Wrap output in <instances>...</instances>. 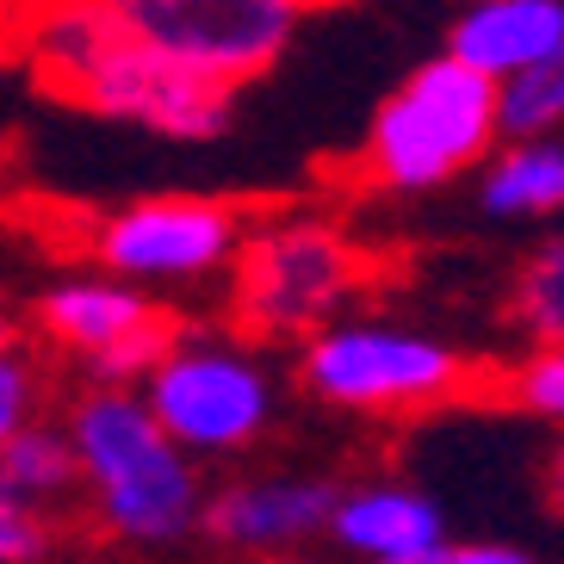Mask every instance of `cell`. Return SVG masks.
<instances>
[{
    "mask_svg": "<svg viewBox=\"0 0 564 564\" xmlns=\"http://www.w3.org/2000/svg\"><path fill=\"white\" fill-rule=\"evenodd\" d=\"M502 398H509L514 410H528V415L564 422V341H533V348L509 366Z\"/></svg>",
    "mask_w": 564,
    "mask_h": 564,
    "instance_id": "e0dca14e",
    "label": "cell"
},
{
    "mask_svg": "<svg viewBox=\"0 0 564 564\" xmlns=\"http://www.w3.org/2000/svg\"><path fill=\"white\" fill-rule=\"evenodd\" d=\"M32 323L44 329V341H56L63 354L94 366V384L150 379L155 360L181 341L174 316L143 299L137 280H118V273H68V280H51L32 304Z\"/></svg>",
    "mask_w": 564,
    "mask_h": 564,
    "instance_id": "8992f818",
    "label": "cell"
},
{
    "mask_svg": "<svg viewBox=\"0 0 564 564\" xmlns=\"http://www.w3.org/2000/svg\"><path fill=\"white\" fill-rule=\"evenodd\" d=\"M316 0H112L118 25L217 87H242L280 63Z\"/></svg>",
    "mask_w": 564,
    "mask_h": 564,
    "instance_id": "5b68a950",
    "label": "cell"
},
{
    "mask_svg": "<svg viewBox=\"0 0 564 564\" xmlns=\"http://www.w3.org/2000/svg\"><path fill=\"white\" fill-rule=\"evenodd\" d=\"M329 533L341 540V552H354L366 564H422L447 546L441 540V509L422 490H403V484L341 490Z\"/></svg>",
    "mask_w": 564,
    "mask_h": 564,
    "instance_id": "7c38bea8",
    "label": "cell"
},
{
    "mask_svg": "<svg viewBox=\"0 0 564 564\" xmlns=\"http://www.w3.org/2000/svg\"><path fill=\"white\" fill-rule=\"evenodd\" d=\"M546 484H552V502H558V509H564V447L552 453V478H546Z\"/></svg>",
    "mask_w": 564,
    "mask_h": 564,
    "instance_id": "44dd1931",
    "label": "cell"
},
{
    "mask_svg": "<svg viewBox=\"0 0 564 564\" xmlns=\"http://www.w3.org/2000/svg\"><path fill=\"white\" fill-rule=\"evenodd\" d=\"M546 131H564V44L502 87V137H546Z\"/></svg>",
    "mask_w": 564,
    "mask_h": 564,
    "instance_id": "2e32d148",
    "label": "cell"
},
{
    "mask_svg": "<svg viewBox=\"0 0 564 564\" xmlns=\"http://www.w3.org/2000/svg\"><path fill=\"white\" fill-rule=\"evenodd\" d=\"M32 391H37V360L19 341H7V360H0V434H13L32 422Z\"/></svg>",
    "mask_w": 564,
    "mask_h": 564,
    "instance_id": "ac0fdd59",
    "label": "cell"
},
{
    "mask_svg": "<svg viewBox=\"0 0 564 564\" xmlns=\"http://www.w3.org/2000/svg\"><path fill=\"white\" fill-rule=\"evenodd\" d=\"M441 564H533L521 546H497V540H471V546H447Z\"/></svg>",
    "mask_w": 564,
    "mask_h": 564,
    "instance_id": "ffe728a7",
    "label": "cell"
},
{
    "mask_svg": "<svg viewBox=\"0 0 564 564\" xmlns=\"http://www.w3.org/2000/svg\"><path fill=\"white\" fill-rule=\"evenodd\" d=\"M564 44V0H459L447 25V51L509 87Z\"/></svg>",
    "mask_w": 564,
    "mask_h": 564,
    "instance_id": "8fae6325",
    "label": "cell"
},
{
    "mask_svg": "<svg viewBox=\"0 0 564 564\" xmlns=\"http://www.w3.org/2000/svg\"><path fill=\"white\" fill-rule=\"evenodd\" d=\"M509 311L533 341H564V230L546 236L533 249V261L514 273Z\"/></svg>",
    "mask_w": 564,
    "mask_h": 564,
    "instance_id": "9a60e30c",
    "label": "cell"
},
{
    "mask_svg": "<svg viewBox=\"0 0 564 564\" xmlns=\"http://www.w3.org/2000/svg\"><path fill=\"white\" fill-rule=\"evenodd\" d=\"M143 398L186 453H236L273 415V384L249 348L230 341H174L143 379Z\"/></svg>",
    "mask_w": 564,
    "mask_h": 564,
    "instance_id": "52a82bcc",
    "label": "cell"
},
{
    "mask_svg": "<svg viewBox=\"0 0 564 564\" xmlns=\"http://www.w3.org/2000/svg\"><path fill=\"white\" fill-rule=\"evenodd\" d=\"M242 217L217 199H137L100 217L87 249L118 280H199L212 267H236Z\"/></svg>",
    "mask_w": 564,
    "mask_h": 564,
    "instance_id": "9c48e42d",
    "label": "cell"
},
{
    "mask_svg": "<svg viewBox=\"0 0 564 564\" xmlns=\"http://www.w3.org/2000/svg\"><path fill=\"white\" fill-rule=\"evenodd\" d=\"M441 552H447V546H441ZM441 552H434V558H422V564H441Z\"/></svg>",
    "mask_w": 564,
    "mask_h": 564,
    "instance_id": "7402d4cb",
    "label": "cell"
},
{
    "mask_svg": "<svg viewBox=\"0 0 564 564\" xmlns=\"http://www.w3.org/2000/svg\"><path fill=\"white\" fill-rule=\"evenodd\" d=\"M341 490L323 478H242L205 502V533L230 552H285L335 528Z\"/></svg>",
    "mask_w": 564,
    "mask_h": 564,
    "instance_id": "30bf717a",
    "label": "cell"
},
{
    "mask_svg": "<svg viewBox=\"0 0 564 564\" xmlns=\"http://www.w3.org/2000/svg\"><path fill=\"white\" fill-rule=\"evenodd\" d=\"M478 205L502 224H540L564 212V131L502 137L478 174Z\"/></svg>",
    "mask_w": 564,
    "mask_h": 564,
    "instance_id": "4fadbf2b",
    "label": "cell"
},
{
    "mask_svg": "<svg viewBox=\"0 0 564 564\" xmlns=\"http://www.w3.org/2000/svg\"><path fill=\"white\" fill-rule=\"evenodd\" d=\"M51 546V528H44V509H25V502H0V558L7 564H32Z\"/></svg>",
    "mask_w": 564,
    "mask_h": 564,
    "instance_id": "d6986e66",
    "label": "cell"
},
{
    "mask_svg": "<svg viewBox=\"0 0 564 564\" xmlns=\"http://www.w3.org/2000/svg\"><path fill=\"white\" fill-rule=\"evenodd\" d=\"M379 261L366 242H354L348 224L316 212H285L261 217L242 236L230 280V311L236 329L254 341H285V335H316L329 329L335 311H348L372 285Z\"/></svg>",
    "mask_w": 564,
    "mask_h": 564,
    "instance_id": "3957f363",
    "label": "cell"
},
{
    "mask_svg": "<svg viewBox=\"0 0 564 564\" xmlns=\"http://www.w3.org/2000/svg\"><path fill=\"white\" fill-rule=\"evenodd\" d=\"M82 478L100 502V521L131 546H167L186 528H205V490L186 447L162 429L143 391L94 384L68 410Z\"/></svg>",
    "mask_w": 564,
    "mask_h": 564,
    "instance_id": "6da1fadb",
    "label": "cell"
},
{
    "mask_svg": "<svg viewBox=\"0 0 564 564\" xmlns=\"http://www.w3.org/2000/svg\"><path fill=\"white\" fill-rule=\"evenodd\" d=\"M230 87L205 82L193 68L167 63L162 51L137 44L131 32H118L94 68L68 87V106H82L94 118H118V124H137V131L174 137V143H205L230 124Z\"/></svg>",
    "mask_w": 564,
    "mask_h": 564,
    "instance_id": "ba28073f",
    "label": "cell"
},
{
    "mask_svg": "<svg viewBox=\"0 0 564 564\" xmlns=\"http://www.w3.org/2000/svg\"><path fill=\"white\" fill-rule=\"evenodd\" d=\"M299 372L323 403L360 415H415L478 384V372L447 341L398 329V323H329L304 335Z\"/></svg>",
    "mask_w": 564,
    "mask_h": 564,
    "instance_id": "277c9868",
    "label": "cell"
},
{
    "mask_svg": "<svg viewBox=\"0 0 564 564\" xmlns=\"http://www.w3.org/2000/svg\"><path fill=\"white\" fill-rule=\"evenodd\" d=\"M75 484H87V478H82V453H75V434L68 429L25 422V429L0 434V490H7V502L51 509Z\"/></svg>",
    "mask_w": 564,
    "mask_h": 564,
    "instance_id": "5bb4252c",
    "label": "cell"
},
{
    "mask_svg": "<svg viewBox=\"0 0 564 564\" xmlns=\"http://www.w3.org/2000/svg\"><path fill=\"white\" fill-rule=\"evenodd\" d=\"M502 150V87L453 51L415 63L379 100L354 174L379 193H429Z\"/></svg>",
    "mask_w": 564,
    "mask_h": 564,
    "instance_id": "7a4b0ae2",
    "label": "cell"
}]
</instances>
